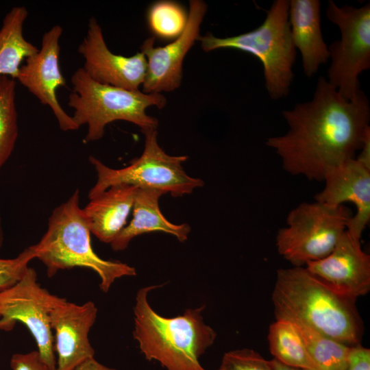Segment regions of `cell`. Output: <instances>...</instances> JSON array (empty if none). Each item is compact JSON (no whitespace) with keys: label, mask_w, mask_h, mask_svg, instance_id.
<instances>
[{"label":"cell","mask_w":370,"mask_h":370,"mask_svg":"<svg viewBox=\"0 0 370 370\" xmlns=\"http://www.w3.org/2000/svg\"><path fill=\"white\" fill-rule=\"evenodd\" d=\"M288 130L269 138L266 145L293 175L323 181L326 174L355 158L370 128V106L360 90L352 100L342 97L323 76L311 100L282 112Z\"/></svg>","instance_id":"6da1fadb"},{"label":"cell","mask_w":370,"mask_h":370,"mask_svg":"<svg viewBox=\"0 0 370 370\" xmlns=\"http://www.w3.org/2000/svg\"><path fill=\"white\" fill-rule=\"evenodd\" d=\"M275 319H296L345 345L360 344L356 300L332 289L303 267L280 269L272 293Z\"/></svg>","instance_id":"7a4b0ae2"},{"label":"cell","mask_w":370,"mask_h":370,"mask_svg":"<svg viewBox=\"0 0 370 370\" xmlns=\"http://www.w3.org/2000/svg\"><path fill=\"white\" fill-rule=\"evenodd\" d=\"M162 286L143 287L136 295L133 336L140 352L166 370H207L199 358L212 345L217 334L204 321L205 306L187 308L176 317H163L148 301V293Z\"/></svg>","instance_id":"3957f363"},{"label":"cell","mask_w":370,"mask_h":370,"mask_svg":"<svg viewBox=\"0 0 370 370\" xmlns=\"http://www.w3.org/2000/svg\"><path fill=\"white\" fill-rule=\"evenodd\" d=\"M30 247L35 258L46 267L49 277L63 269L88 268L98 274L100 289L105 293L116 279L136 275L134 267L120 261L102 259L95 252L90 231L79 207L78 189L52 212L46 233L37 244Z\"/></svg>","instance_id":"277c9868"},{"label":"cell","mask_w":370,"mask_h":370,"mask_svg":"<svg viewBox=\"0 0 370 370\" xmlns=\"http://www.w3.org/2000/svg\"><path fill=\"white\" fill-rule=\"evenodd\" d=\"M73 91L68 104L74 109L72 119L79 127L88 125L86 142L101 139L106 126L117 120L136 125L143 134L157 130L158 120L148 115L147 108H163L166 99L161 93H145L100 84L90 78L83 68L72 75Z\"/></svg>","instance_id":"5b68a950"},{"label":"cell","mask_w":370,"mask_h":370,"mask_svg":"<svg viewBox=\"0 0 370 370\" xmlns=\"http://www.w3.org/2000/svg\"><path fill=\"white\" fill-rule=\"evenodd\" d=\"M288 0H275L262 23L257 28L236 36L219 38L208 32L198 38L201 49L210 52L234 49L251 53L263 66L265 88L272 99L286 97L294 74L296 57L288 22Z\"/></svg>","instance_id":"8992f818"},{"label":"cell","mask_w":370,"mask_h":370,"mask_svg":"<svg viewBox=\"0 0 370 370\" xmlns=\"http://www.w3.org/2000/svg\"><path fill=\"white\" fill-rule=\"evenodd\" d=\"M352 216L343 204L301 203L290 211L286 226L277 233L278 251L294 267L321 260L333 250Z\"/></svg>","instance_id":"52a82bcc"},{"label":"cell","mask_w":370,"mask_h":370,"mask_svg":"<svg viewBox=\"0 0 370 370\" xmlns=\"http://www.w3.org/2000/svg\"><path fill=\"white\" fill-rule=\"evenodd\" d=\"M144 134L143 153L125 168L112 169L90 156L97 173V181L88 193L90 199L117 184L156 189L174 197L190 194L195 188L203 186L202 180L189 176L184 170L182 164L188 160L187 156L167 154L158 143L157 130Z\"/></svg>","instance_id":"ba28073f"},{"label":"cell","mask_w":370,"mask_h":370,"mask_svg":"<svg viewBox=\"0 0 370 370\" xmlns=\"http://www.w3.org/2000/svg\"><path fill=\"white\" fill-rule=\"evenodd\" d=\"M326 16L336 25L341 38L328 47V82L347 100L360 90L359 75L370 68V3L360 8L328 1Z\"/></svg>","instance_id":"9c48e42d"},{"label":"cell","mask_w":370,"mask_h":370,"mask_svg":"<svg viewBox=\"0 0 370 370\" xmlns=\"http://www.w3.org/2000/svg\"><path fill=\"white\" fill-rule=\"evenodd\" d=\"M61 299L42 288L38 282L36 271L29 267L16 284L0 291V330L10 331L17 322L24 324L49 370L56 368L50 315Z\"/></svg>","instance_id":"30bf717a"},{"label":"cell","mask_w":370,"mask_h":370,"mask_svg":"<svg viewBox=\"0 0 370 370\" xmlns=\"http://www.w3.org/2000/svg\"><path fill=\"white\" fill-rule=\"evenodd\" d=\"M207 10L204 1H190L187 23L180 36L164 47H154L153 36L143 42L140 52L147 60V72L142 84L143 92H171L180 86L184 59L198 41L200 25Z\"/></svg>","instance_id":"8fae6325"},{"label":"cell","mask_w":370,"mask_h":370,"mask_svg":"<svg viewBox=\"0 0 370 370\" xmlns=\"http://www.w3.org/2000/svg\"><path fill=\"white\" fill-rule=\"evenodd\" d=\"M62 32V27L56 25L43 34L41 49L25 59L16 79L41 103L51 108L62 130L72 131L79 127L63 110L56 95L58 88L66 85L59 62Z\"/></svg>","instance_id":"7c38bea8"},{"label":"cell","mask_w":370,"mask_h":370,"mask_svg":"<svg viewBox=\"0 0 370 370\" xmlns=\"http://www.w3.org/2000/svg\"><path fill=\"white\" fill-rule=\"evenodd\" d=\"M84 59L86 74L100 84L130 90H139L147 72V60L142 52L125 57L114 54L107 47L97 20L88 21L86 36L78 47Z\"/></svg>","instance_id":"4fadbf2b"},{"label":"cell","mask_w":370,"mask_h":370,"mask_svg":"<svg viewBox=\"0 0 370 370\" xmlns=\"http://www.w3.org/2000/svg\"><path fill=\"white\" fill-rule=\"evenodd\" d=\"M306 266L332 289L354 300L370 290V256L347 230L329 255Z\"/></svg>","instance_id":"5bb4252c"},{"label":"cell","mask_w":370,"mask_h":370,"mask_svg":"<svg viewBox=\"0 0 370 370\" xmlns=\"http://www.w3.org/2000/svg\"><path fill=\"white\" fill-rule=\"evenodd\" d=\"M97 308L92 301L78 305L64 298L51 312L50 323L54 332L56 370H73L87 359L94 358L95 350L88 333L95 323Z\"/></svg>","instance_id":"9a60e30c"},{"label":"cell","mask_w":370,"mask_h":370,"mask_svg":"<svg viewBox=\"0 0 370 370\" xmlns=\"http://www.w3.org/2000/svg\"><path fill=\"white\" fill-rule=\"evenodd\" d=\"M323 181L325 187L315 195V201L332 206L352 202L356 213L349 219L346 230L360 241L370 220V169L352 158L329 171Z\"/></svg>","instance_id":"2e32d148"},{"label":"cell","mask_w":370,"mask_h":370,"mask_svg":"<svg viewBox=\"0 0 370 370\" xmlns=\"http://www.w3.org/2000/svg\"><path fill=\"white\" fill-rule=\"evenodd\" d=\"M288 1V22L293 41L301 53L305 75L311 77L330 58L328 46L321 29V3L319 0Z\"/></svg>","instance_id":"e0dca14e"},{"label":"cell","mask_w":370,"mask_h":370,"mask_svg":"<svg viewBox=\"0 0 370 370\" xmlns=\"http://www.w3.org/2000/svg\"><path fill=\"white\" fill-rule=\"evenodd\" d=\"M137 189L132 185L117 184L90 199L82 209L90 233L110 244L126 225Z\"/></svg>","instance_id":"ac0fdd59"},{"label":"cell","mask_w":370,"mask_h":370,"mask_svg":"<svg viewBox=\"0 0 370 370\" xmlns=\"http://www.w3.org/2000/svg\"><path fill=\"white\" fill-rule=\"evenodd\" d=\"M162 195L164 193L158 190L138 188L132 219L110 243L114 251H123L134 237L155 231L171 234L180 242L188 239L190 232L189 225L172 223L162 214L159 206Z\"/></svg>","instance_id":"d6986e66"},{"label":"cell","mask_w":370,"mask_h":370,"mask_svg":"<svg viewBox=\"0 0 370 370\" xmlns=\"http://www.w3.org/2000/svg\"><path fill=\"white\" fill-rule=\"evenodd\" d=\"M28 16L24 6H15L5 14L0 28V76L16 79L22 62L38 51L23 34Z\"/></svg>","instance_id":"ffe728a7"},{"label":"cell","mask_w":370,"mask_h":370,"mask_svg":"<svg viewBox=\"0 0 370 370\" xmlns=\"http://www.w3.org/2000/svg\"><path fill=\"white\" fill-rule=\"evenodd\" d=\"M270 352L280 362L302 370H314V363L295 325L287 319H275L269 328Z\"/></svg>","instance_id":"44dd1931"},{"label":"cell","mask_w":370,"mask_h":370,"mask_svg":"<svg viewBox=\"0 0 370 370\" xmlns=\"http://www.w3.org/2000/svg\"><path fill=\"white\" fill-rule=\"evenodd\" d=\"M287 320L295 325L301 335L314 370H346L352 347L320 334L300 321Z\"/></svg>","instance_id":"7402d4cb"},{"label":"cell","mask_w":370,"mask_h":370,"mask_svg":"<svg viewBox=\"0 0 370 370\" xmlns=\"http://www.w3.org/2000/svg\"><path fill=\"white\" fill-rule=\"evenodd\" d=\"M16 81L0 76V169L11 156L18 134Z\"/></svg>","instance_id":"603a6c76"},{"label":"cell","mask_w":370,"mask_h":370,"mask_svg":"<svg viewBox=\"0 0 370 370\" xmlns=\"http://www.w3.org/2000/svg\"><path fill=\"white\" fill-rule=\"evenodd\" d=\"M188 13L179 3L158 1L147 12V21L153 36L162 40H175L183 32Z\"/></svg>","instance_id":"cb8c5ba5"},{"label":"cell","mask_w":370,"mask_h":370,"mask_svg":"<svg viewBox=\"0 0 370 370\" xmlns=\"http://www.w3.org/2000/svg\"><path fill=\"white\" fill-rule=\"evenodd\" d=\"M217 370H272L269 360L254 349L243 348L227 352Z\"/></svg>","instance_id":"d4e9b609"},{"label":"cell","mask_w":370,"mask_h":370,"mask_svg":"<svg viewBox=\"0 0 370 370\" xmlns=\"http://www.w3.org/2000/svg\"><path fill=\"white\" fill-rule=\"evenodd\" d=\"M34 258L35 255L31 247L14 258H0V291L16 284L25 273L28 263Z\"/></svg>","instance_id":"484cf974"},{"label":"cell","mask_w":370,"mask_h":370,"mask_svg":"<svg viewBox=\"0 0 370 370\" xmlns=\"http://www.w3.org/2000/svg\"><path fill=\"white\" fill-rule=\"evenodd\" d=\"M10 367L12 370H49L37 350L13 354L10 359Z\"/></svg>","instance_id":"4316f807"},{"label":"cell","mask_w":370,"mask_h":370,"mask_svg":"<svg viewBox=\"0 0 370 370\" xmlns=\"http://www.w3.org/2000/svg\"><path fill=\"white\" fill-rule=\"evenodd\" d=\"M346 370H370V350L360 344L352 347Z\"/></svg>","instance_id":"83f0119b"},{"label":"cell","mask_w":370,"mask_h":370,"mask_svg":"<svg viewBox=\"0 0 370 370\" xmlns=\"http://www.w3.org/2000/svg\"><path fill=\"white\" fill-rule=\"evenodd\" d=\"M359 154L355 159L366 167L370 169V128L367 131Z\"/></svg>","instance_id":"f1b7e54d"},{"label":"cell","mask_w":370,"mask_h":370,"mask_svg":"<svg viewBox=\"0 0 370 370\" xmlns=\"http://www.w3.org/2000/svg\"><path fill=\"white\" fill-rule=\"evenodd\" d=\"M73 370H118L114 368L106 367L101 363L99 362L95 359L91 358L86 360L79 365H77Z\"/></svg>","instance_id":"f546056e"},{"label":"cell","mask_w":370,"mask_h":370,"mask_svg":"<svg viewBox=\"0 0 370 370\" xmlns=\"http://www.w3.org/2000/svg\"><path fill=\"white\" fill-rule=\"evenodd\" d=\"M272 370H302L301 369L286 365L275 358L269 360Z\"/></svg>","instance_id":"4dcf8cb0"},{"label":"cell","mask_w":370,"mask_h":370,"mask_svg":"<svg viewBox=\"0 0 370 370\" xmlns=\"http://www.w3.org/2000/svg\"><path fill=\"white\" fill-rule=\"evenodd\" d=\"M3 240H4L3 231V227H2L1 217L0 214V248L3 245Z\"/></svg>","instance_id":"1f68e13d"}]
</instances>
